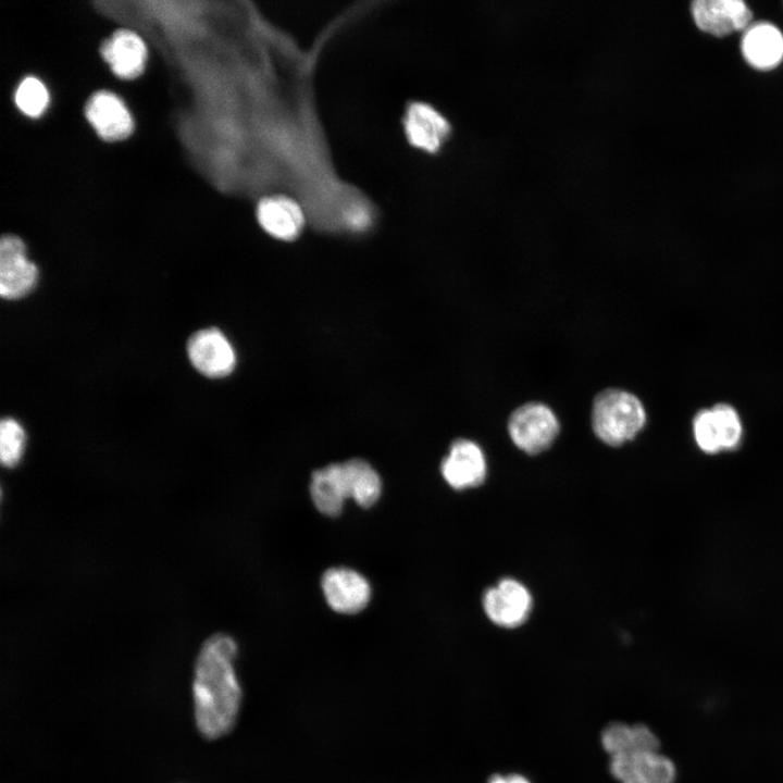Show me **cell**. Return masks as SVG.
Returning a JSON list of instances; mask_svg holds the SVG:
<instances>
[{
	"label": "cell",
	"mask_w": 783,
	"mask_h": 783,
	"mask_svg": "<svg viewBox=\"0 0 783 783\" xmlns=\"http://www.w3.org/2000/svg\"><path fill=\"white\" fill-rule=\"evenodd\" d=\"M692 14L699 29L719 37L746 28L753 17L741 0H698Z\"/></svg>",
	"instance_id": "cell-12"
},
{
	"label": "cell",
	"mask_w": 783,
	"mask_h": 783,
	"mask_svg": "<svg viewBox=\"0 0 783 783\" xmlns=\"http://www.w3.org/2000/svg\"><path fill=\"white\" fill-rule=\"evenodd\" d=\"M310 495L321 513L330 517L339 514L348 499L341 463L316 470L311 477Z\"/></svg>",
	"instance_id": "cell-17"
},
{
	"label": "cell",
	"mask_w": 783,
	"mask_h": 783,
	"mask_svg": "<svg viewBox=\"0 0 783 783\" xmlns=\"http://www.w3.org/2000/svg\"><path fill=\"white\" fill-rule=\"evenodd\" d=\"M559 430L557 415L542 402L520 406L508 421V433L512 443L529 455L546 450L555 442Z\"/></svg>",
	"instance_id": "cell-3"
},
{
	"label": "cell",
	"mask_w": 783,
	"mask_h": 783,
	"mask_svg": "<svg viewBox=\"0 0 783 783\" xmlns=\"http://www.w3.org/2000/svg\"><path fill=\"white\" fill-rule=\"evenodd\" d=\"M348 498L368 508L381 496L382 482L377 472L364 460L351 459L341 463Z\"/></svg>",
	"instance_id": "cell-19"
},
{
	"label": "cell",
	"mask_w": 783,
	"mask_h": 783,
	"mask_svg": "<svg viewBox=\"0 0 783 783\" xmlns=\"http://www.w3.org/2000/svg\"><path fill=\"white\" fill-rule=\"evenodd\" d=\"M402 126L408 142L426 152H436L451 129L448 120L437 109L422 101L407 105Z\"/></svg>",
	"instance_id": "cell-10"
},
{
	"label": "cell",
	"mask_w": 783,
	"mask_h": 783,
	"mask_svg": "<svg viewBox=\"0 0 783 783\" xmlns=\"http://www.w3.org/2000/svg\"><path fill=\"white\" fill-rule=\"evenodd\" d=\"M15 102L18 109L32 117L44 113L49 102V95L45 85L35 77L23 79L15 92Z\"/></svg>",
	"instance_id": "cell-20"
},
{
	"label": "cell",
	"mask_w": 783,
	"mask_h": 783,
	"mask_svg": "<svg viewBox=\"0 0 783 783\" xmlns=\"http://www.w3.org/2000/svg\"><path fill=\"white\" fill-rule=\"evenodd\" d=\"M256 213L263 231L284 241L296 239L306 222V215L300 204L284 195L262 198L257 206Z\"/></svg>",
	"instance_id": "cell-13"
},
{
	"label": "cell",
	"mask_w": 783,
	"mask_h": 783,
	"mask_svg": "<svg viewBox=\"0 0 783 783\" xmlns=\"http://www.w3.org/2000/svg\"><path fill=\"white\" fill-rule=\"evenodd\" d=\"M187 353L192 365L209 377H223L232 373L236 353L226 336L215 327L200 330L187 343Z\"/></svg>",
	"instance_id": "cell-7"
},
{
	"label": "cell",
	"mask_w": 783,
	"mask_h": 783,
	"mask_svg": "<svg viewBox=\"0 0 783 783\" xmlns=\"http://www.w3.org/2000/svg\"><path fill=\"white\" fill-rule=\"evenodd\" d=\"M696 445L706 453L734 450L743 437L737 410L729 403H717L699 410L692 422Z\"/></svg>",
	"instance_id": "cell-4"
},
{
	"label": "cell",
	"mask_w": 783,
	"mask_h": 783,
	"mask_svg": "<svg viewBox=\"0 0 783 783\" xmlns=\"http://www.w3.org/2000/svg\"><path fill=\"white\" fill-rule=\"evenodd\" d=\"M237 644L228 635L208 638L197 657L194 676L195 718L209 739L226 735L239 714L243 691L234 668Z\"/></svg>",
	"instance_id": "cell-1"
},
{
	"label": "cell",
	"mask_w": 783,
	"mask_h": 783,
	"mask_svg": "<svg viewBox=\"0 0 783 783\" xmlns=\"http://www.w3.org/2000/svg\"><path fill=\"white\" fill-rule=\"evenodd\" d=\"M38 279L37 266L28 260L21 238L4 235L0 241V294L18 299L29 294Z\"/></svg>",
	"instance_id": "cell-5"
},
{
	"label": "cell",
	"mask_w": 783,
	"mask_h": 783,
	"mask_svg": "<svg viewBox=\"0 0 783 783\" xmlns=\"http://www.w3.org/2000/svg\"><path fill=\"white\" fill-rule=\"evenodd\" d=\"M601 745L610 757L626 755L639 750L660 749L659 737L643 723L609 724L601 733Z\"/></svg>",
	"instance_id": "cell-18"
},
{
	"label": "cell",
	"mask_w": 783,
	"mask_h": 783,
	"mask_svg": "<svg viewBox=\"0 0 783 783\" xmlns=\"http://www.w3.org/2000/svg\"><path fill=\"white\" fill-rule=\"evenodd\" d=\"M742 52L753 67L772 70L783 60V35L772 24H754L742 38Z\"/></svg>",
	"instance_id": "cell-15"
},
{
	"label": "cell",
	"mask_w": 783,
	"mask_h": 783,
	"mask_svg": "<svg viewBox=\"0 0 783 783\" xmlns=\"http://www.w3.org/2000/svg\"><path fill=\"white\" fill-rule=\"evenodd\" d=\"M646 410L634 394L607 388L594 399L592 426L595 435L609 446H620L632 439L646 423Z\"/></svg>",
	"instance_id": "cell-2"
},
{
	"label": "cell",
	"mask_w": 783,
	"mask_h": 783,
	"mask_svg": "<svg viewBox=\"0 0 783 783\" xmlns=\"http://www.w3.org/2000/svg\"><path fill=\"white\" fill-rule=\"evenodd\" d=\"M321 585L326 602L338 613H358L370 601V584L355 570L331 568L324 572Z\"/></svg>",
	"instance_id": "cell-9"
},
{
	"label": "cell",
	"mask_w": 783,
	"mask_h": 783,
	"mask_svg": "<svg viewBox=\"0 0 783 783\" xmlns=\"http://www.w3.org/2000/svg\"><path fill=\"white\" fill-rule=\"evenodd\" d=\"M102 55L120 77L133 78L144 70L147 49L142 39L127 29H120L105 41Z\"/></svg>",
	"instance_id": "cell-16"
},
{
	"label": "cell",
	"mask_w": 783,
	"mask_h": 783,
	"mask_svg": "<svg viewBox=\"0 0 783 783\" xmlns=\"http://www.w3.org/2000/svg\"><path fill=\"white\" fill-rule=\"evenodd\" d=\"M483 608L488 619L502 627H517L525 622L532 610L527 588L513 579H504L483 596Z\"/></svg>",
	"instance_id": "cell-8"
},
{
	"label": "cell",
	"mask_w": 783,
	"mask_h": 783,
	"mask_svg": "<svg viewBox=\"0 0 783 783\" xmlns=\"http://www.w3.org/2000/svg\"><path fill=\"white\" fill-rule=\"evenodd\" d=\"M86 116L98 135L107 140L127 137L133 127L124 103L113 94L99 91L88 101Z\"/></svg>",
	"instance_id": "cell-14"
},
{
	"label": "cell",
	"mask_w": 783,
	"mask_h": 783,
	"mask_svg": "<svg viewBox=\"0 0 783 783\" xmlns=\"http://www.w3.org/2000/svg\"><path fill=\"white\" fill-rule=\"evenodd\" d=\"M488 783H530V781L520 774H495L489 779Z\"/></svg>",
	"instance_id": "cell-22"
},
{
	"label": "cell",
	"mask_w": 783,
	"mask_h": 783,
	"mask_svg": "<svg viewBox=\"0 0 783 783\" xmlns=\"http://www.w3.org/2000/svg\"><path fill=\"white\" fill-rule=\"evenodd\" d=\"M440 472L446 483L455 489L476 487L486 477L485 455L476 443L470 439H457L444 458Z\"/></svg>",
	"instance_id": "cell-11"
},
{
	"label": "cell",
	"mask_w": 783,
	"mask_h": 783,
	"mask_svg": "<svg viewBox=\"0 0 783 783\" xmlns=\"http://www.w3.org/2000/svg\"><path fill=\"white\" fill-rule=\"evenodd\" d=\"M25 432L12 418H4L0 424V457L5 467L15 465L24 451Z\"/></svg>",
	"instance_id": "cell-21"
},
{
	"label": "cell",
	"mask_w": 783,
	"mask_h": 783,
	"mask_svg": "<svg viewBox=\"0 0 783 783\" xmlns=\"http://www.w3.org/2000/svg\"><path fill=\"white\" fill-rule=\"evenodd\" d=\"M610 772L620 783H675L678 776L674 762L660 749L611 757Z\"/></svg>",
	"instance_id": "cell-6"
}]
</instances>
